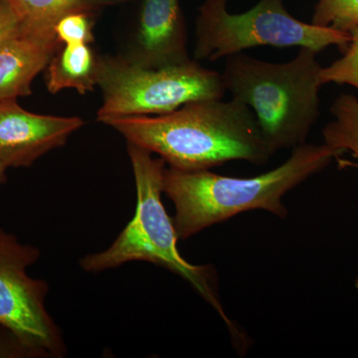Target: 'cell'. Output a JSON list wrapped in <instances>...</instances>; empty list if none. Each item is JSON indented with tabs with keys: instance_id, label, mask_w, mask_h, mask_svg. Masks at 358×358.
<instances>
[{
	"instance_id": "1",
	"label": "cell",
	"mask_w": 358,
	"mask_h": 358,
	"mask_svg": "<svg viewBox=\"0 0 358 358\" xmlns=\"http://www.w3.org/2000/svg\"><path fill=\"white\" fill-rule=\"evenodd\" d=\"M105 124L181 171H204L231 160L263 166L272 157L255 115L234 99L194 101L167 114L115 117Z\"/></svg>"
},
{
	"instance_id": "2",
	"label": "cell",
	"mask_w": 358,
	"mask_h": 358,
	"mask_svg": "<svg viewBox=\"0 0 358 358\" xmlns=\"http://www.w3.org/2000/svg\"><path fill=\"white\" fill-rule=\"evenodd\" d=\"M343 154L327 143H303L293 148L282 166L246 178L219 176L209 169H166L162 188L176 207L173 221L178 239H187L214 224L255 209L286 219L288 209L282 197Z\"/></svg>"
},
{
	"instance_id": "3",
	"label": "cell",
	"mask_w": 358,
	"mask_h": 358,
	"mask_svg": "<svg viewBox=\"0 0 358 358\" xmlns=\"http://www.w3.org/2000/svg\"><path fill=\"white\" fill-rule=\"evenodd\" d=\"M317 52L301 48L286 63L238 53L226 57L221 73L226 92L255 115L271 155L306 143L320 117L322 66Z\"/></svg>"
},
{
	"instance_id": "4",
	"label": "cell",
	"mask_w": 358,
	"mask_h": 358,
	"mask_svg": "<svg viewBox=\"0 0 358 358\" xmlns=\"http://www.w3.org/2000/svg\"><path fill=\"white\" fill-rule=\"evenodd\" d=\"M128 152L138 194L136 214L110 248L84 257L80 265L87 272L95 273L133 261L162 266L189 282L225 320L233 339L241 345L246 338L224 312L214 268L193 265L179 253L173 218L162 199L166 162L162 157L155 159L147 148L131 143H128Z\"/></svg>"
},
{
	"instance_id": "5",
	"label": "cell",
	"mask_w": 358,
	"mask_h": 358,
	"mask_svg": "<svg viewBox=\"0 0 358 358\" xmlns=\"http://www.w3.org/2000/svg\"><path fill=\"white\" fill-rule=\"evenodd\" d=\"M96 86L103 93L98 121L129 115H164L194 101L223 99L222 77L196 61L160 68L129 58L100 57Z\"/></svg>"
},
{
	"instance_id": "6",
	"label": "cell",
	"mask_w": 358,
	"mask_h": 358,
	"mask_svg": "<svg viewBox=\"0 0 358 358\" xmlns=\"http://www.w3.org/2000/svg\"><path fill=\"white\" fill-rule=\"evenodd\" d=\"M227 0H205L196 22V60L216 61L257 46L324 50L336 45L346 49L350 34L306 23L292 16L282 0H260L246 13L227 11Z\"/></svg>"
},
{
	"instance_id": "7",
	"label": "cell",
	"mask_w": 358,
	"mask_h": 358,
	"mask_svg": "<svg viewBox=\"0 0 358 358\" xmlns=\"http://www.w3.org/2000/svg\"><path fill=\"white\" fill-rule=\"evenodd\" d=\"M40 251L0 229V324L29 350L32 357H62V334L45 307L49 287L33 279L27 268Z\"/></svg>"
},
{
	"instance_id": "8",
	"label": "cell",
	"mask_w": 358,
	"mask_h": 358,
	"mask_svg": "<svg viewBox=\"0 0 358 358\" xmlns=\"http://www.w3.org/2000/svg\"><path fill=\"white\" fill-rule=\"evenodd\" d=\"M83 126L80 117L33 114L17 100L0 101V160L7 167L30 166Z\"/></svg>"
},
{
	"instance_id": "9",
	"label": "cell",
	"mask_w": 358,
	"mask_h": 358,
	"mask_svg": "<svg viewBox=\"0 0 358 358\" xmlns=\"http://www.w3.org/2000/svg\"><path fill=\"white\" fill-rule=\"evenodd\" d=\"M131 61L148 68L187 62L185 18L179 0H143Z\"/></svg>"
},
{
	"instance_id": "10",
	"label": "cell",
	"mask_w": 358,
	"mask_h": 358,
	"mask_svg": "<svg viewBox=\"0 0 358 358\" xmlns=\"http://www.w3.org/2000/svg\"><path fill=\"white\" fill-rule=\"evenodd\" d=\"M54 28L25 29L0 48V101L31 95L35 77L60 47Z\"/></svg>"
},
{
	"instance_id": "11",
	"label": "cell",
	"mask_w": 358,
	"mask_h": 358,
	"mask_svg": "<svg viewBox=\"0 0 358 358\" xmlns=\"http://www.w3.org/2000/svg\"><path fill=\"white\" fill-rule=\"evenodd\" d=\"M96 68L98 58L89 44L64 45L56 52L47 67V89L52 94L75 89L84 95L96 86Z\"/></svg>"
},
{
	"instance_id": "12",
	"label": "cell",
	"mask_w": 358,
	"mask_h": 358,
	"mask_svg": "<svg viewBox=\"0 0 358 358\" xmlns=\"http://www.w3.org/2000/svg\"><path fill=\"white\" fill-rule=\"evenodd\" d=\"M334 120L322 131L324 143L329 147L350 152L358 160V100L343 94L334 100L331 108Z\"/></svg>"
},
{
	"instance_id": "13",
	"label": "cell",
	"mask_w": 358,
	"mask_h": 358,
	"mask_svg": "<svg viewBox=\"0 0 358 358\" xmlns=\"http://www.w3.org/2000/svg\"><path fill=\"white\" fill-rule=\"evenodd\" d=\"M22 28H54L56 21L70 11L82 9L81 0H8Z\"/></svg>"
},
{
	"instance_id": "14",
	"label": "cell",
	"mask_w": 358,
	"mask_h": 358,
	"mask_svg": "<svg viewBox=\"0 0 358 358\" xmlns=\"http://www.w3.org/2000/svg\"><path fill=\"white\" fill-rule=\"evenodd\" d=\"M312 23L350 34L358 27V0H319Z\"/></svg>"
},
{
	"instance_id": "15",
	"label": "cell",
	"mask_w": 358,
	"mask_h": 358,
	"mask_svg": "<svg viewBox=\"0 0 358 358\" xmlns=\"http://www.w3.org/2000/svg\"><path fill=\"white\" fill-rule=\"evenodd\" d=\"M350 34V41L345 55L320 69V84L350 85L358 90V27Z\"/></svg>"
},
{
	"instance_id": "16",
	"label": "cell",
	"mask_w": 358,
	"mask_h": 358,
	"mask_svg": "<svg viewBox=\"0 0 358 358\" xmlns=\"http://www.w3.org/2000/svg\"><path fill=\"white\" fill-rule=\"evenodd\" d=\"M61 44H90L94 41L93 21L87 9H76L64 14L54 25Z\"/></svg>"
},
{
	"instance_id": "17",
	"label": "cell",
	"mask_w": 358,
	"mask_h": 358,
	"mask_svg": "<svg viewBox=\"0 0 358 358\" xmlns=\"http://www.w3.org/2000/svg\"><path fill=\"white\" fill-rule=\"evenodd\" d=\"M22 25L8 0H0V48L17 35Z\"/></svg>"
},
{
	"instance_id": "18",
	"label": "cell",
	"mask_w": 358,
	"mask_h": 358,
	"mask_svg": "<svg viewBox=\"0 0 358 358\" xmlns=\"http://www.w3.org/2000/svg\"><path fill=\"white\" fill-rule=\"evenodd\" d=\"M0 357H32L13 333L0 324Z\"/></svg>"
},
{
	"instance_id": "19",
	"label": "cell",
	"mask_w": 358,
	"mask_h": 358,
	"mask_svg": "<svg viewBox=\"0 0 358 358\" xmlns=\"http://www.w3.org/2000/svg\"><path fill=\"white\" fill-rule=\"evenodd\" d=\"M124 1V0H81L82 9L94 8L96 6H110V4L119 3V2Z\"/></svg>"
},
{
	"instance_id": "20",
	"label": "cell",
	"mask_w": 358,
	"mask_h": 358,
	"mask_svg": "<svg viewBox=\"0 0 358 358\" xmlns=\"http://www.w3.org/2000/svg\"><path fill=\"white\" fill-rule=\"evenodd\" d=\"M7 169H8V167H7L6 164H4L3 162L0 160V183L4 182V181H6V173Z\"/></svg>"
},
{
	"instance_id": "21",
	"label": "cell",
	"mask_w": 358,
	"mask_h": 358,
	"mask_svg": "<svg viewBox=\"0 0 358 358\" xmlns=\"http://www.w3.org/2000/svg\"><path fill=\"white\" fill-rule=\"evenodd\" d=\"M355 288H357L358 291V278L357 279V281H355Z\"/></svg>"
}]
</instances>
